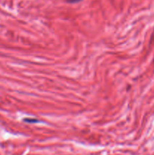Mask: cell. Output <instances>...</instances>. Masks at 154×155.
Wrapping results in <instances>:
<instances>
[{
    "mask_svg": "<svg viewBox=\"0 0 154 155\" xmlns=\"http://www.w3.org/2000/svg\"><path fill=\"white\" fill-rule=\"evenodd\" d=\"M67 3H70V4H75V3H78L81 2L82 0H64Z\"/></svg>",
    "mask_w": 154,
    "mask_h": 155,
    "instance_id": "1",
    "label": "cell"
}]
</instances>
